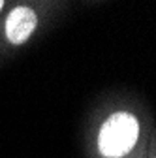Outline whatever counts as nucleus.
I'll return each instance as SVG.
<instances>
[{
	"instance_id": "2",
	"label": "nucleus",
	"mask_w": 156,
	"mask_h": 158,
	"mask_svg": "<svg viewBox=\"0 0 156 158\" xmlns=\"http://www.w3.org/2000/svg\"><path fill=\"white\" fill-rule=\"evenodd\" d=\"M38 25V17L32 8L27 6H19L10 11L6 19V38L8 42L13 45L25 44L27 40L32 36L34 28Z\"/></svg>"
},
{
	"instance_id": "1",
	"label": "nucleus",
	"mask_w": 156,
	"mask_h": 158,
	"mask_svg": "<svg viewBox=\"0 0 156 158\" xmlns=\"http://www.w3.org/2000/svg\"><path fill=\"white\" fill-rule=\"evenodd\" d=\"M139 135V123L130 113H115L104 123L98 147L105 158H121L130 152L138 141Z\"/></svg>"
},
{
	"instance_id": "3",
	"label": "nucleus",
	"mask_w": 156,
	"mask_h": 158,
	"mask_svg": "<svg viewBox=\"0 0 156 158\" xmlns=\"http://www.w3.org/2000/svg\"><path fill=\"white\" fill-rule=\"evenodd\" d=\"M2 8H4V2H2V0H0V11H2Z\"/></svg>"
}]
</instances>
